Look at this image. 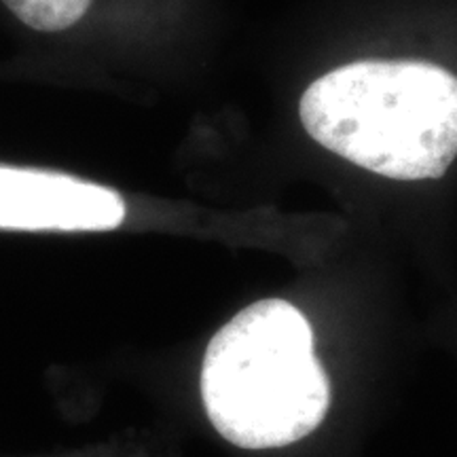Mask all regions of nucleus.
I'll list each match as a JSON object with an SVG mask.
<instances>
[{
    "label": "nucleus",
    "instance_id": "obj_3",
    "mask_svg": "<svg viewBox=\"0 0 457 457\" xmlns=\"http://www.w3.org/2000/svg\"><path fill=\"white\" fill-rule=\"evenodd\" d=\"M125 219L112 188L57 171L0 165V228L111 231Z\"/></svg>",
    "mask_w": 457,
    "mask_h": 457
},
{
    "label": "nucleus",
    "instance_id": "obj_2",
    "mask_svg": "<svg viewBox=\"0 0 457 457\" xmlns=\"http://www.w3.org/2000/svg\"><path fill=\"white\" fill-rule=\"evenodd\" d=\"M202 398L210 424L236 447L310 436L328 413L330 384L299 307L265 299L227 322L205 350Z\"/></svg>",
    "mask_w": 457,
    "mask_h": 457
},
{
    "label": "nucleus",
    "instance_id": "obj_1",
    "mask_svg": "<svg viewBox=\"0 0 457 457\" xmlns=\"http://www.w3.org/2000/svg\"><path fill=\"white\" fill-rule=\"evenodd\" d=\"M318 145L394 180H436L457 157V77L409 60H364L313 81L299 104Z\"/></svg>",
    "mask_w": 457,
    "mask_h": 457
},
{
    "label": "nucleus",
    "instance_id": "obj_4",
    "mask_svg": "<svg viewBox=\"0 0 457 457\" xmlns=\"http://www.w3.org/2000/svg\"><path fill=\"white\" fill-rule=\"evenodd\" d=\"M21 24L37 32H62L87 13L94 0H0Z\"/></svg>",
    "mask_w": 457,
    "mask_h": 457
}]
</instances>
